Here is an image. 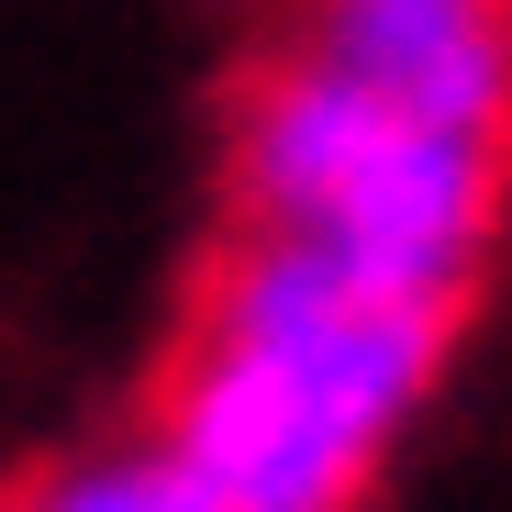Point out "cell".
<instances>
[{"instance_id": "6da1fadb", "label": "cell", "mask_w": 512, "mask_h": 512, "mask_svg": "<svg viewBox=\"0 0 512 512\" xmlns=\"http://www.w3.org/2000/svg\"><path fill=\"white\" fill-rule=\"evenodd\" d=\"M457 301H401L301 234H234L190 301L156 446L212 512H357L457 357Z\"/></svg>"}, {"instance_id": "7a4b0ae2", "label": "cell", "mask_w": 512, "mask_h": 512, "mask_svg": "<svg viewBox=\"0 0 512 512\" xmlns=\"http://www.w3.org/2000/svg\"><path fill=\"white\" fill-rule=\"evenodd\" d=\"M223 179L256 234H301L368 290L468 312L512 223V134L412 123L379 90H357L346 67L290 45L268 67H245V90L223 112Z\"/></svg>"}, {"instance_id": "3957f363", "label": "cell", "mask_w": 512, "mask_h": 512, "mask_svg": "<svg viewBox=\"0 0 512 512\" xmlns=\"http://www.w3.org/2000/svg\"><path fill=\"white\" fill-rule=\"evenodd\" d=\"M301 56L346 67L412 123L512 134V0H312Z\"/></svg>"}, {"instance_id": "277c9868", "label": "cell", "mask_w": 512, "mask_h": 512, "mask_svg": "<svg viewBox=\"0 0 512 512\" xmlns=\"http://www.w3.org/2000/svg\"><path fill=\"white\" fill-rule=\"evenodd\" d=\"M12 512H212V490L167 457L156 435H134V446H101V457L45 468L34 490H12Z\"/></svg>"}]
</instances>
